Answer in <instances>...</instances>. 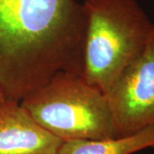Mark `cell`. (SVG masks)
<instances>
[{"mask_svg":"<svg viewBox=\"0 0 154 154\" xmlns=\"http://www.w3.org/2000/svg\"><path fill=\"white\" fill-rule=\"evenodd\" d=\"M86 16L76 0H0V89L20 102L61 72L83 75Z\"/></svg>","mask_w":154,"mask_h":154,"instance_id":"6da1fadb","label":"cell"},{"mask_svg":"<svg viewBox=\"0 0 154 154\" xmlns=\"http://www.w3.org/2000/svg\"><path fill=\"white\" fill-rule=\"evenodd\" d=\"M83 77L106 94L143 51L154 23L136 0H85Z\"/></svg>","mask_w":154,"mask_h":154,"instance_id":"7a4b0ae2","label":"cell"},{"mask_svg":"<svg viewBox=\"0 0 154 154\" xmlns=\"http://www.w3.org/2000/svg\"><path fill=\"white\" fill-rule=\"evenodd\" d=\"M20 103L38 125L63 141L116 138L106 95L81 75L58 73Z\"/></svg>","mask_w":154,"mask_h":154,"instance_id":"3957f363","label":"cell"},{"mask_svg":"<svg viewBox=\"0 0 154 154\" xmlns=\"http://www.w3.org/2000/svg\"><path fill=\"white\" fill-rule=\"evenodd\" d=\"M110 104L116 138L154 124V27L143 51L105 94Z\"/></svg>","mask_w":154,"mask_h":154,"instance_id":"277c9868","label":"cell"},{"mask_svg":"<svg viewBox=\"0 0 154 154\" xmlns=\"http://www.w3.org/2000/svg\"><path fill=\"white\" fill-rule=\"evenodd\" d=\"M63 140L46 131L20 102L0 105V154H56Z\"/></svg>","mask_w":154,"mask_h":154,"instance_id":"5b68a950","label":"cell"},{"mask_svg":"<svg viewBox=\"0 0 154 154\" xmlns=\"http://www.w3.org/2000/svg\"><path fill=\"white\" fill-rule=\"evenodd\" d=\"M150 147H154V124L126 136L65 140L56 154H133Z\"/></svg>","mask_w":154,"mask_h":154,"instance_id":"8992f818","label":"cell"},{"mask_svg":"<svg viewBox=\"0 0 154 154\" xmlns=\"http://www.w3.org/2000/svg\"><path fill=\"white\" fill-rule=\"evenodd\" d=\"M5 100H6L5 96L4 93L2 92V90L0 89V105H1V104H3Z\"/></svg>","mask_w":154,"mask_h":154,"instance_id":"52a82bcc","label":"cell"}]
</instances>
